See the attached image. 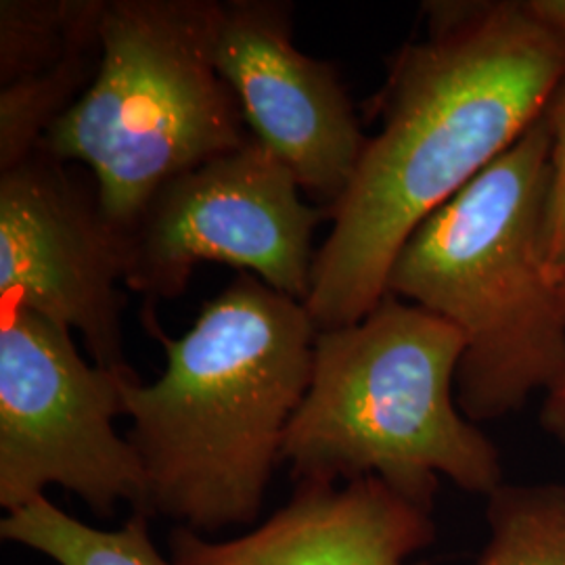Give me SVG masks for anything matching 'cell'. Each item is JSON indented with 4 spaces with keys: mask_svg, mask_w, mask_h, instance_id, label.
<instances>
[{
    "mask_svg": "<svg viewBox=\"0 0 565 565\" xmlns=\"http://www.w3.org/2000/svg\"><path fill=\"white\" fill-rule=\"evenodd\" d=\"M424 36L387 63L380 132L329 210L303 302L319 331L387 296L404 242L543 118L565 78V36L534 0H434Z\"/></svg>",
    "mask_w": 565,
    "mask_h": 565,
    "instance_id": "cell-1",
    "label": "cell"
},
{
    "mask_svg": "<svg viewBox=\"0 0 565 565\" xmlns=\"http://www.w3.org/2000/svg\"><path fill=\"white\" fill-rule=\"evenodd\" d=\"M166 371L121 382L128 434L147 484V515L203 536L256 524L289 424L312 373L317 324L302 302L239 273L181 338L151 312Z\"/></svg>",
    "mask_w": 565,
    "mask_h": 565,
    "instance_id": "cell-2",
    "label": "cell"
},
{
    "mask_svg": "<svg viewBox=\"0 0 565 565\" xmlns=\"http://www.w3.org/2000/svg\"><path fill=\"white\" fill-rule=\"evenodd\" d=\"M543 118L404 242L387 294L463 335L455 396L471 424L507 417L565 377V308L545 256Z\"/></svg>",
    "mask_w": 565,
    "mask_h": 565,
    "instance_id": "cell-3",
    "label": "cell"
},
{
    "mask_svg": "<svg viewBox=\"0 0 565 565\" xmlns=\"http://www.w3.org/2000/svg\"><path fill=\"white\" fill-rule=\"evenodd\" d=\"M463 350L452 324L392 294L361 321L319 331L281 463L298 484L380 478L427 507L440 476L492 494L505 484L501 452L455 396Z\"/></svg>",
    "mask_w": 565,
    "mask_h": 565,
    "instance_id": "cell-4",
    "label": "cell"
},
{
    "mask_svg": "<svg viewBox=\"0 0 565 565\" xmlns=\"http://www.w3.org/2000/svg\"><path fill=\"white\" fill-rule=\"evenodd\" d=\"M216 0H107L102 63L42 145L82 163L120 233L153 193L252 135L216 61Z\"/></svg>",
    "mask_w": 565,
    "mask_h": 565,
    "instance_id": "cell-5",
    "label": "cell"
},
{
    "mask_svg": "<svg viewBox=\"0 0 565 565\" xmlns=\"http://www.w3.org/2000/svg\"><path fill=\"white\" fill-rule=\"evenodd\" d=\"M126 377L132 375L86 363L70 329L2 308L0 507L7 513L61 486L99 518H111L121 503L147 515L139 455L116 431Z\"/></svg>",
    "mask_w": 565,
    "mask_h": 565,
    "instance_id": "cell-6",
    "label": "cell"
},
{
    "mask_svg": "<svg viewBox=\"0 0 565 565\" xmlns=\"http://www.w3.org/2000/svg\"><path fill=\"white\" fill-rule=\"evenodd\" d=\"M323 221L329 212L306 203L294 174L252 139L153 193L121 233L124 285L166 302L181 298L200 264L218 263L303 303Z\"/></svg>",
    "mask_w": 565,
    "mask_h": 565,
    "instance_id": "cell-7",
    "label": "cell"
},
{
    "mask_svg": "<svg viewBox=\"0 0 565 565\" xmlns=\"http://www.w3.org/2000/svg\"><path fill=\"white\" fill-rule=\"evenodd\" d=\"M121 233L95 179L39 145L0 172V303L78 331L93 363L135 375L124 354Z\"/></svg>",
    "mask_w": 565,
    "mask_h": 565,
    "instance_id": "cell-8",
    "label": "cell"
},
{
    "mask_svg": "<svg viewBox=\"0 0 565 565\" xmlns=\"http://www.w3.org/2000/svg\"><path fill=\"white\" fill-rule=\"evenodd\" d=\"M214 61L252 139L329 212L354 181L369 137L335 67L298 49L291 2H221Z\"/></svg>",
    "mask_w": 565,
    "mask_h": 565,
    "instance_id": "cell-9",
    "label": "cell"
},
{
    "mask_svg": "<svg viewBox=\"0 0 565 565\" xmlns=\"http://www.w3.org/2000/svg\"><path fill=\"white\" fill-rule=\"evenodd\" d=\"M434 507L361 478L302 482L266 522L228 541L170 532L172 565H406L436 541Z\"/></svg>",
    "mask_w": 565,
    "mask_h": 565,
    "instance_id": "cell-10",
    "label": "cell"
},
{
    "mask_svg": "<svg viewBox=\"0 0 565 565\" xmlns=\"http://www.w3.org/2000/svg\"><path fill=\"white\" fill-rule=\"evenodd\" d=\"M105 2H0V172L25 160L95 81Z\"/></svg>",
    "mask_w": 565,
    "mask_h": 565,
    "instance_id": "cell-11",
    "label": "cell"
},
{
    "mask_svg": "<svg viewBox=\"0 0 565 565\" xmlns=\"http://www.w3.org/2000/svg\"><path fill=\"white\" fill-rule=\"evenodd\" d=\"M149 520L132 513L120 527L102 530L67 515L41 497L7 513L0 522V536L57 565H172L153 545Z\"/></svg>",
    "mask_w": 565,
    "mask_h": 565,
    "instance_id": "cell-12",
    "label": "cell"
},
{
    "mask_svg": "<svg viewBox=\"0 0 565 565\" xmlns=\"http://www.w3.org/2000/svg\"><path fill=\"white\" fill-rule=\"evenodd\" d=\"M486 499L490 539L476 565H565L564 484H501Z\"/></svg>",
    "mask_w": 565,
    "mask_h": 565,
    "instance_id": "cell-13",
    "label": "cell"
},
{
    "mask_svg": "<svg viewBox=\"0 0 565 565\" xmlns=\"http://www.w3.org/2000/svg\"><path fill=\"white\" fill-rule=\"evenodd\" d=\"M548 132V202L545 218V256L553 268L565 264V78L543 114Z\"/></svg>",
    "mask_w": 565,
    "mask_h": 565,
    "instance_id": "cell-14",
    "label": "cell"
},
{
    "mask_svg": "<svg viewBox=\"0 0 565 565\" xmlns=\"http://www.w3.org/2000/svg\"><path fill=\"white\" fill-rule=\"evenodd\" d=\"M543 424L545 429L565 443V377L546 394Z\"/></svg>",
    "mask_w": 565,
    "mask_h": 565,
    "instance_id": "cell-15",
    "label": "cell"
},
{
    "mask_svg": "<svg viewBox=\"0 0 565 565\" xmlns=\"http://www.w3.org/2000/svg\"><path fill=\"white\" fill-rule=\"evenodd\" d=\"M534 4L541 15L565 36V0H534Z\"/></svg>",
    "mask_w": 565,
    "mask_h": 565,
    "instance_id": "cell-16",
    "label": "cell"
},
{
    "mask_svg": "<svg viewBox=\"0 0 565 565\" xmlns=\"http://www.w3.org/2000/svg\"><path fill=\"white\" fill-rule=\"evenodd\" d=\"M551 275H553V281H555V287H557V294H559V298H562V303H564L565 308V264L557 266V268H553V270H551Z\"/></svg>",
    "mask_w": 565,
    "mask_h": 565,
    "instance_id": "cell-17",
    "label": "cell"
}]
</instances>
